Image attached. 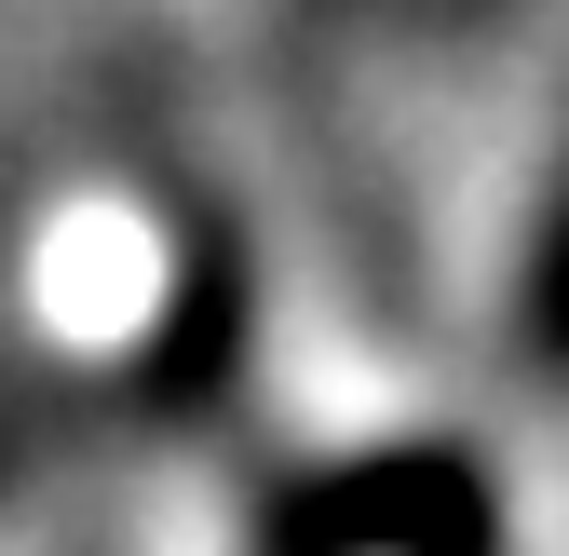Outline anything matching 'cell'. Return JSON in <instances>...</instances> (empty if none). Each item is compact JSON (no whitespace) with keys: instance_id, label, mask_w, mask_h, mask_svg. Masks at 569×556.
<instances>
[{"instance_id":"1","label":"cell","mask_w":569,"mask_h":556,"mask_svg":"<svg viewBox=\"0 0 569 556\" xmlns=\"http://www.w3.org/2000/svg\"><path fill=\"white\" fill-rule=\"evenodd\" d=\"M271 556H502V489L448 435H393L271 503Z\"/></svg>"},{"instance_id":"4","label":"cell","mask_w":569,"mask_h":556,"mask_svg":"<svg viewBox=\"0 0 569 556\" xmlns=\"http://www.w3.org/2000/svg\"><path fill=\"white\" fill-rule=\"evenodd\" d=\"M0 475H14V448H0Z\"/></svg>"},{"instance_id":"2","label":"cell","mask_w":569,"mask_h":556,"mask_svg":"<svg viewBox=\"0 0 569 556\" xmlns=\"http://www.w3.org/2000/svg\"><path fill=\"white\" fill-rule=\"evenodd\" d=\"M516 354H529V380L569 394V177H556L542 231H529V271H516Z\"/></svg>"},{"instance_id":"3","label":"cell","mask_w":569,"mask_h":556,"mask_svg":"<svg viewBox=\"0 0 569 556\" xmlns=\"http://www.w3.org/2000/svg\"><path fill=\"white\" fill-rule=\"evenodd\" d=\"M231 326H244V286H231V271H218V258H203V271H190V299H177V326H163V339H177V354L150 367V407H190L203 380H218V367L244 354V339H231Z\"/></svg>"}]
</instances>
